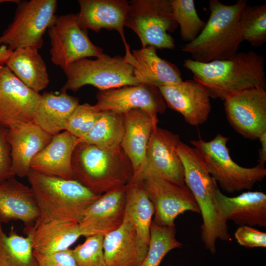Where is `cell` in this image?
Returning <instances> with one entry per match:
<instances>
[{
  "instance_id": "6da1fadb",
  "label": "cell",
  "mask_w": 266,
  "mask_h": 266,
  "mask_svg": "<svg viewBox=\"0 0 266 266\" xmlns=\"http://www.w3.org/2000/svg\"><path fill=\"white\" fill-rule=\"evenodd\" d=\"M183 66L214 99L224 100L246 89H266L264 57L253 51L237 53L232 59L208 63L188 58L184 61Z\"/></svg>"
},
{
  "instance_id": "7a4b0ae2",
  "label": "cell",
  "mask_w": 266,
  "mask_h": 266,
  "mask_svg": "<svg viewBox=\"0 0 266 266\" xmlns=\"http://www.w3.org/2000/svg\"><path fill=\"white\" fill-rule=\"evenodd\" d=\"M71 165L72 179L100 196L127 185L134 174L121 146L106 149L79 142L73 150Z\"/></svg>"
},
{
  "instance_id": "3957f363",
  "label": "cell",
  "mask_w": 266,
  "mask_h": 266,
  "mask_svg": "<svg viewBox=\"0 0 266 266\" xmlns=\"http://www.w3.org/2000/svg\"><path fill=\"white\" fill-rule=\"evenodd\" d=\"M245 0L227 5L218 0H210V16L203 30L192 41L182 48L191 59L200 63L233 58L243 41L239 21Z\"/></svg>"
},
{
  "instance_id": "277c9868",
  "label": "cell",
  "mask_w": 266,
  "mask_h": 266,
  "mask_svg": "<svg viewBox=\"0 0 266 266\" xmlns=\"http://www.w3.org/2000/svg\"><path fill=\"white\" fill-rule=\"evenodd\" d=\"M176 151L183 164L185 185L195 198L202 217L201 239L206 249L214 254L218 239H231L227 222L221 219L217 209V183L209 174L202 155L198 149L180 141Z\"/></svg>"
},
{
  "instance_id": "5b68a950",
  "label": "cell",
  "mask_w": 266,
  "mask_h": 266,
  "mask_svg": "<svg viewBox=\"0 0 266 266\" xmlns=\"http://www.w3.org/2000/svg\"><path fill=\"white\" fill-rule=\"evenodd\" d=\"M27 177L39 211L33 227L60 218L79 223L86 210L101 196L73 179L47 175L32 169Z\"/></svg>"
},
{
  "instance_id": "8992f818",
  "label": "cell",
  "mask_w": 266,
  "mask_h": 266,
  "mask_svg": "<svg viewBox=\"0 0 266 266\" xmlns=\"http://www.w3.org/2000/svg\"><path fill=\"white\" fill-rule=\"evenodd\" d=\"M229 138L218 133L212 140L191 141L194 148L202 154L207 170L222 190L229 194L251 190L266 176L264 165L242 167L231 158L227 143Z\"/></svg>"
},
{
  "instance_id": "52a82bcc",
  "label": "cell",
  "mask_w": 266,
  "mask_h": 266,
  "mask_svg": "<svg viewBox=\"0 0 266 266\" xmlns=\"http://www.w3.org/2000/svg\"><path fill=\"white\" fill-rule=\"evenodd\" d=\"M134 66L119 55L105 54L96 60L83 58L69 67L65 74L66 83L61 91H78L90 85L100 90L140 84L134 72Z\"/></svg>"
},
{
  "instance_id": "ba28073f",
  "label": "cell",
  "mask_w": 266,
  "mask_h": 266,
  "mask_svg": "<svg viewBox=\"0 0 266 266\" xmlns=\"http://www.w3.org/2000/svg\"><path fill=\"white\" fill-rule=\"evenodd\" d=\"M178 26L172 15L171 0L129 1L125 27L138 35L142 47L174 49V40L168 33Z\"/></svg>"
},
{
  "instance_id": "9c48e42d",
  "label": "cell",
  "mask_w": 266,
  "mask_h": 266,
  "mask_svg": "<svg viewBox=\"0 0 266 266\" xmlns=\"http://www.w3.org/2000/svg\"><path fill=\"white\" fill-rule=\"evenodd\" d=\"M56 0H20L12 22L0 36V46L13 51L31 47L39 50L43 36L55 21Z\"/></svg>"
},
{
  "instance_id": "30bf717a",
  "label": "cell",
  "mask_w": 266,
  "mask_h": 266,
  "mask_svg": "<svg viewBox=\"0 0 266 266\" xmlns=\"http://www.w3.org/2000/svg\"><path fill=\"white\" fill-rule=\"evenodd\" d=\"M180 141L178 134L158 126L154 128L147 144L145 162L130 183L158 179L186 187L183 164L176 151Z\"/></svg>"
},
{
  "instance_id": "8fae6325",
  "label": "cell",
  "mask_w": 266,
  "mask_h": 266,
  "mask_svg": "<svg viewBox=\"0 0 266 266\" xmlns=\"http://www.w3.org/2000/svg\"><path fill=\"white\" fill-rule=\"evenodd\" d=\"M50 40L51 62L65 73L74 62L83 58L103 57V50L94 45L87 30L78 25L76 14L56 16L47 30Z\"/></svg>"
},
{
  "instance_id": "7c38bea8",
  "label": "cell",
  "mask_w": 266,
  "mask_h": 266,
  "mask_svg": "<svg viewBox=\"0 0 266 266\" xmlns=\"http://www.w3.org/2000/svg\"><path fill=\"white\" fill-rule=\"evenodd\" d=\"M5 65H0V124L8 129L33 122L41 98Z\"/></svg>"
},
{
  "instance_id": "4fadbf2b",
  "label": "cell",
  "mask_w": 266,
  "mask_h": 266,
  "mask_svg": "<svg viewBox=\"0 0 266 266\" xmlns=\"http://www.w3.org/2000/svg\"><path fill=\"white\" fill-rule=\"evenodd\" d=\"M224 101L229 122L243 137L255 139L266 131V89H246Z\"/></svg>"
},
{
  "instance_id": "5bb4252c",
  "label": "cell",
  "mask_w": 266,
  "mask_h": 266,
  "mask_svg": "<svg viewBox=\"0 0 266 266\" xmlns=\"http://www.w3.org/2000/svg\"><path fill=\"white\" fill-rule=\"evenodd\" d=\"M97 103L94 105L99 111H110L124 114L140 109L158 119V114L165 112L166 104L158 87L148 84L125 86L99 91Z\"/></svg>"
},
{
  "instance_id": "9a60e30c",
  "label": "cell",
  "mask_w": 266,
  "mask_h": 266,
  "mask_svg": "<svg viewBox=\"0 0 266 266\" xmlns=\"http://www.w3.org/2000/svg\"><path fill=\"white\" fill-rule=\"evenodd\" d=\"M155 209L156 224L175 227L176 217L187 211L200 213V207L190 190L169 181L148 179L140 183Z\"/></svg>"
},
{
  "instance_id": "2e32d148",
  "label": "cell",
  "mask_w": 266,
  "mask_h": 266,
  "mask_svg": "<svg viewBox=\"0 0 266 266\" xmlns=\"http://www.w3.org/2000/svg\"><path fill=\"white\" fill-rule=\"evenodd\" d=\"M80 11L76 14L79 26L83 30L96 33L102 29L116 30L120 34L126 48L125 58L130 63L133 58L127 43L124 27L129 1L126 0H79Z\"/></svg>"
},
{
  "instance_id": "e0dca14e",
  "label": "cell",
  "mask_w": 266,
  "mask_h": 266,
  "mask_svg": "<svg viewBox=\"0 0 266 266\" xmlns=\"http://www.w3.org/2000/svg\"><path fill=\"white\" fill-rule=\"evenodd\" d=\"M166 105L180 113L192 126L204 123L211 112L210 95L206 88L193 80L159 87Z\"/></svg>"
},
{
  "instance_id": "ac0fdd59",
  "label": "cell",
  "mask_w": 266,
  "mask_h": 266,
  "mask_svg": "<svg viewBox=\"0 0 266 266\" xmlns=\"http://www.w3.org/2000/svg\"><path fill=\"white\" fill-rule=\"evenodd\" d=\"M127 185L102 195L85 211L79 223L81 235L104 236L124 221Z\"/></svg>"
},
{
  "instance_id": "d6986e66",
  "label": "cell",
  "mask_w": 266,
  "mask_h": 266,
  "mask_svg": "<svg viewBox=\"0 0 266 266\" xmlns=\"http://www.w3.org/2000/svg\"><path fill=\"white\" fill-rule=\"evenodd\" d=\"M215 199L218 213L223 221L231 220L240 226L266 227V195L263 192L248 191L229 197L218 187Z\"/></svg>"
},
{
  "instance_id": "ffe728a7",
  "label": "cell",
  "mask_w": 266,
  "mask_h": 266,
  "mask_svg": "<svg viewBox=\"0 0 266 266\" xmlns=\"http://www.w3.org/2000/svg\"><path fill=\"white\" fill-rule=\"evenodd\" d=\"M39 216L33 192L31 187L14 177L0 183V221L7 223L19 220L25 226V232L30 230Z\"/></svg>"
},
{
  "instance_id": "44dd1931",
  "label": "cell",
  "mask_w": 266,
  "mask_h": 266,
  "mask_svg": "<svg viewBox=\"0 0 266 266\" xmlns=\"http://www.w3.org/2000/svg\"><path fill=\"white\" fill-rule=\"evenodd\" d=\"M53 136L33 122L8 129L12 171L15 176L27 177L32 160L49 143Z\"/></svg>"
},
{
  "instance_id": "7402d4cb",
  "label": "cell",
  "mask_w": 266,
  "mask_h": 266,
  "mask_svg": "<svg viewBox=\"0 0 266 266\" xmlns=\"http://www.w3.org/2000/svg\"><path fill=\"white\" fill-rule=\"evenodd\" d=\"M78 143V138L66 131L54 135L33 159L30 169L47 175L72 179L71 158Z\"/></svg>"
},
{
  "instance_id": "603a6c76",
  "label": "cell",
  "mask_w": 266,
  "mask_h": 266,
  "mask_svg": "<svg viewBox=\"0 0 266 266\" xmlns=\"http://www.w3.org/2000/svg\"><path fill=\"white\" fill-rule=\"evenodd\" d=\"M123 115L125 131L120 146L130 160L135 173L145 162L148 141L159 120L140 109Z\"/></svg>"
},
{
  "instance_id": "cb8c5ba5",
  "label": "cell",
  "mask_w": 266,
  "mask_h": 266,
  "mask_svg": "<svg viewBox=\"0 0 266 266\" xmlns=\"http://www.w3.org/2000/svg\"><path fill=\"white\" fill-rule=\"evenodd\" d=\"M26 233L31 237L33 251L43 254L69 249L82 236L79 223L66 218L42 223Z\"/></svg>"
},
{
  "instance_id": "d4e9b609",
  "label": "cell",
  "mask_w": 266,
  "mask_h": 266,
  "mask_svg": "<svg viewBox=\"0 0 266 266\" xmlns=\"http://www.w3.org/2000/svg\"><path fill=\"white\" fill-rule=\"evenodd\" d=\"M79 99L66 92H46L41 95L33 122L52 136L66 130L68 119L79 104Z\"/></svg>"
},
{
  "instance_id": "484cf974",
  "label": "cell",
  "mask_w": 266,
  "mask_h": 266,
  "mask_svg": "<svg viewBox=\"0 0 266 266\" xmlns=\"http://www.w3.org/2000/svg\"><path fill=\"white\" fill-rule=\"evenodd\" d=\"M156 50L154 46H148L133 50L135 75L139 83L159 88L182 81L178 68L160 57Z\"/></svg>"
},
{
  "instance_id": "4316f807",
  "label": "cell",
  "mask_w": 266,
  "mask_h": 266,
  "mask_svg": "<svg viewBox=\"0 0 266 266\" xmlns=\"http://www.w3.org/2000/svg\"><path fill=\"white\" fill-rule=\"evenodd\" d=\"M154 212V206L141 184H128L124 221L128 222L133 227L138 246L144 257L148 248L150 227Z\"/></svg>"
},
{
  "instance_id": "83f0119b",
  "label": "cell",
  "mask_w": 266,
  "mask_h": 266,
  "mask_svg": "<svg viewBox=\"0 0 266 266\" xmlns=\"http://www.w3.org/2000/svg\"><path fill=\"white\" fill-rule=\"evenodd\" d=\"M103 249L108 266H139L144 258L133 227L125 221L104 236Z\"/></svg>"
},
{
  "instance_id": "f1b7e54d",
  "label": "cell",
  "mask_w": 266,
  "mask_h": 266,
  "mask_svg": "<svg viewBox=\"0 0 266 266\" xmlns=\"http://www.w3.org/2000/svg\"><path fill=\"white\" fill-rule=\"evenodd\" d=\"M5 65L26 86L39 93L50 80L46 64L38 50L25 47L13 50Z\"/></svg>"
},
{
  "instance_id": "f546056e",
  "label": "cell",
  "mask_w": 266,
  "mask_h": 266,
  "mask_svg": "<svg viewBox=\"0 0 266 266\" xmlns=\"http://www.w3.org/2000/svg\"><path fill=\"white\" fill-rule=\"evenodd\" d=\"M125 131L123 115L110 111H101L91 131L78 142L95 145L103 149L120 146Z\"/></svg>"
},
{
  "instance_id": "4dcf8cb0",
  "label": "cell",
  "mask_w": 266,
  "mask_h": 266,
  "mask_svg": "<svg viewBox=\"0 0 266 266\" xmlns=\"http://www.w3.org/2000/svg\"><path fill=\"white\" fill-rule=\"evenodd\" d=\"M0 266H38L31 236L20 235L13 227L6 235L0 221Z\"/></svg>"
},
{
  "instance_id": "1f68e13d",
  "label": "cell",
  "mask_w": 266,
  "mask_h": 266,
  "mask_svg": "<svg viewBox=\"0 0 266 266\" xmlns=\"http://www.w3.org/2000/svg\"><path fill=\"white\" fill-rule=\"evenodd\" d=\"M175 234V227L162 226L152 221L147 252L139 266H159L168 252L181 247Z\"/></svg>"
},
{
  "instance_id": "d6a6232c",
  "label": "cell",
  "mask_w": 266,
  "mask_h": 266,
  "mask_svg": "<svg viewBox=\"0 0 266 266\" xmlns=\"http://www.w3.org/2000/svg\"><path fill=\"white\" fill-rule=\"evenodd\" d=\"M239 26L243 41L255 47L264 45L266 42V2L246 4L242 10Z\"/></svg>"
},
{
  "instance_id": "836d02e7",
  "label": "cell",
  "mask_w": 266,
  "mask_h": 266,
  "mask_svg": "<svg viewBox=\"0 0 266 266\" xmlns=\"http://www.w3.org/2000/svg\"><path fill=\"white\" fill-rule=\"evenodd\" d=\"M173 18L179 25L181 38L188 43L194 40L206 22L199 16L194 0H171Z\"/></svg>"
},
{
  "instance_id": "e575fe53",
  "label": "cell",
  "mask_w": 266,
  "mask_h": 266,
  "mask_svg": "<svg viewBox=\"0 0 266 266\" xmlns=\"http://www.w3.org/2000/svg\"><path fill=\"white\" fill-rule=\"evenodd\" d=\"M104 236L86 237L85 241L72 249L77 266H108L103 249Z\"/></svg>"
},
{
  "instance_id": "d590c367",
  "label": "cell",
  "mask_w": 266,
  "mask_h": 266,
  "mask_svg": "<svg viewBox=\"0 0 266 266\" xmlns=\"http://www.w3.org/2000/svg\"><path fill=\"white\" fill-rule=\"evenodd\" d=\"M101 113L89 103L79 104L69 117L65 131L82 138L91 131Z\"/></svg>"
},
{
  "instance_id": "8d00e7d4",
  "label": "cell",
  "mask_w": 266,
  "mask_h": 266,
  "mask_svg": "<svg viewBox=\"0 0 266 266\" xmlns=\"http://www.w3.org/2000/svg\"><path fill=\"white\" fill-rule=\"evenodd\" d=\"M234 236L240 245L246 247H266V233L252 227L240 226L235 231Z\"/></svg>"
},
{
  "instance_id": "74e56055",
  "label": "cell",
  "mask_w": 266,
  "mask_h": 266,
  "mask_svg": "<svg viewBox=\"0 0 266 266\" xmlns=\"http://www.w3.org/2000/svg\"><path fill=\"white\" fill-rule=\"evenodd\" d=\"M8 129L0 124V183L15 176L12 171L11 148L8 141Z\"/></svg>"
},
{
  "instance_id": "f35d334b",
  "label": "cell",
  "mask_w": 266,
  "mask_h": 266,
  "mask_svg": "<svg viewBox=\"0 0 266 266\" xmlns=\"http://www.w3.org/2000/svg\"><path fill=\"white\" fill-rule=\"evenodd\" d=\"M38 266H77L72 249L43 254L33 251Z\"/></svg>"
},
{
  "instance_id": "ab89813d",
  "label": "cell",
  "mask_w": 266,
  "mask_h": 266,
  "mask_svg": "<svg viewBox=\"0 0 266 266\" xmlns=\"http://www.w3.org/2000/svg\"><path fill=\"white\" fill-rule=\"evenodd\" d=\"M261 143V148L259 151L258 164L264 165L266 162V131L264 132L259 138Z\"/></svg>"
},
{
  "instance_id": "60d3db41",
  "label": "cell",
  "mask_w": 266,
  "mask_h": 266,
  "mask_svg": "<svg viewBox=\"0 0 266 266\" xmlns=\"http://www.w3.org/2000/svg\"><path fill=\"white\" fill-rule=\"evenodd\" d=\"M12 51L6 46H0V65L5 64Z\"/></svg>"
},
{
  "instance_id": "b9f144b4",
  "label": "cell",
  "mask_w": 266,
  "mask_h": 266,
  "mask_svg": "<svg viewBox=\"0 0 266 266\" xmlns=\"http://www.w3.org/2000/svg\"><path fill=\"white\" fill-rule=\"evenodd\" d=\"M20 0H0V4L6 2H13L18 3Z\"/></svg>"
}]
</instances>
